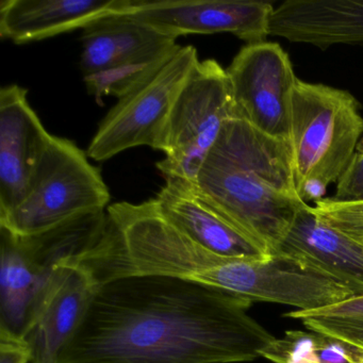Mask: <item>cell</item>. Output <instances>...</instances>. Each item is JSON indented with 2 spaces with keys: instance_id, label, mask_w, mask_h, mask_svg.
Returning a JSON list of instances; mask_svg holds the SVG:
<instances>
[{
  "instance_id": "6da1fadb",
  "label": "cell",
  "mask_w": 363,
  "mask_h": 363,
  "mask_svg": "<svg viewBox=\"0 0 363 363\" xmlns=\"http://www.w3.org/2000/svg\"><path fill=\"white\" fill-rule=\"evenodd\" d=\"M254 301L167 276L104 284L57 363H241L275 340Z\"/></svg>"
},
{
  "instance_id": "7a4b0ae2",
  "label": "cell",
  "mask_w": 363,
  "mask_h": 363,
  "mask_svg": "<svg viewBox=\"0 0 363 363\" xmlns=\"http://www.w3.org/2000/svg\"><path fill=\"white\" fill-rule=\"evenodd\" d=\"M195 184L269 258L307 203L297 190L290 140L274 139L239 118L227 121Z\"/></svg>"
},
{
  "instance_id": "3957f363",
  "label": "cell",
  "mask_w": 363,
  "mask_h": 363,
  "mask_svg": "<svg viewBox=\"0 0 363 363\" xmlns=\"http://www.w3.org/2000/svg\"><path fill=\"white\" fill-rule=\"evenodd\" d=\"M361 105L348 91L297 80L291 97V146L301 199H324L352 162L363 135Z\"/></svg>"
},
{
  "instance_id": "277c9868",
  "label": "cell",
  "mask_w": 363,
  "mask_h": 363,
  "mask_svg": "<svg viewBox=\"0 0 363 363\" xmlns=\"http://www.w3.org/2000/svg\"><path fill=\"white\" fill-rule=\"evenodd\" d=\"M107 211L90 212L44 233L18 235L0 228V328L24 337L55 267L97 239Z\"/></svg>"
},
{
  "instance_id": "5b68a950",
  "label": "cell",
  "mask_w": 363,
  "mask_h": 363,
  "mask_svg": "<svg viewBox=\"0 0 363 363\" xmlns=\"http://www.w3.org/2000/svg\"><path fill=\"white\" fill-rule=\"evenodd\" d=\"M88 158L74 142L50 135L26 196L0 218V228L18 235H37L82 214L105 210L111 195Z\"/></svg>"
},
{
  "instance_id": "8992f818",
  "label": "cell",
  "mask_w": 363,
  "mask_h": 363,
  "mask_svg": "<svg viewBox=\"0 0 363 363\" xmlns=\"http://www.w3.org/2000/svg\"><path fill=\"white\" fill-rule=\"evenodd\" d=\"M80 69L99 103L118 99L162 67L182 46L125 13L103 16L82 29Z\"/></svg>"
},
{
  "instance_id": "52a82bcc",
  "label": "cell",
  "mask_w": 363,
  "mask_h": 363,
  "mask_svg": "<svg viewBox=\"0 0 363 363\" xmlns=\"http://www.w3.org/2000/svg\"><path fill=\"white\" fill-rule=\"evenodd\" d=\"M235 118L226 69L213 59L197 62L167 118L157 163L167 179L196 182L227 121Z\"/></svg>"
},
{
  "instance_id": "ba28073f",
  "label": "cell",
  "mask_w": 363,
  "mask_h": 363,
  "mask_svg": "<svg viewBox=\"0 0 363 363\" xmlns=\"http://www.w3.org/2000/svg\"><path fill=\"white\" fill-rule=\"evenodd\" d=\"M193 46H184L150 78L118 99L99 124L86 155L106 161L139 146L160 150L174 103L199 62Z\"/></svg>"
},
{
  "instance_id": "9c48e42d",
  "label": "cell",
  "mask_w": 363,
  "mask_h": 363,
  "mask_svg": "<svg viewBox=\"0 0 363 363\" xmlns=\"http://www.w3.org/2000/svg\"><path fill=\"white\" fill-rule=\"evenodd\" d=\"M235 118L269 137L291 138V97L297 77L290 57L273 42L247 44L226 69Z\"/></svg>"
},
{
  "instance_id": "30bf717a",
  "label": "cell",
  "mask_w": 363,
  "mask_h": 363,
  "mask_svg": "<svg viewBox=\"0 0 363 363\" xmlns=\"http://www.w3.org/2000/svg\"><path fill=\"white\" fill-rule=\"evenodd\" d=\"M252 301L313 311L354 296L343 284L279 258L228 260L199 274L194 281Z\"/></svg>"
},
{
  "instance_id": "8fae6325",
  "label": "cell",
  "mask_w": 363,
  "mask_h": 363,
  "mask_svg": "<svg viewBox=\"0 0 363 363\" xmlns=\"http://www.w3.org/2000/svg\"><path fill=\"white\" fill-rule=\"evenodd\" d=\"M274 10L255 0H130L123 13L175 40L229 33L252 44L269 37Z\"/></svg>"
},
{
  "instance_id": "7c38bea8",
  "label": "cell",
  "mask_w": 363,
  "mask_h": 363,
  "mask_svg": "<svg viewBox=\"0 0 363 363\" xmlns=\"http://www.w3.org/2000/svg\"><path fill=\"white\" fill-rule=\"evenodd\" d=\"M16 84L0 91V218L26 196L50 139Z\"/></svg>"
},
{
  "instance_id": "4fadbf2b",
  "label": "cell",
  "mask_w": 363,
  "mask_h": 363,
  "mask_svg": "<svg viewBox=\"0 0 363 363\" xmlns=\"http://www.w3.org/2000/svg\"><path fill=\"white\" fill-rule=\"evenodd\" d=\"M99 289L82 269L61 261L40 295L24 339L33 352L30 363H57L71 341Z\"/></svg>"
},
{
  "instance_id": "5bb4252c",
  "label": "cell",
  "mask_w": 363,
  "mask_h": 363,
  "mask_svg": "<svg viewBox=\"0 0 363 363\" xmlns=\"http://www.w3.org/2000/svg\"><path fill=\"white\" fill-rule=\"evenodd\" d=\"M274 258L335 280L363 296V242L323 222L313 207L301 208Z\"/></svg>"
},
{
  "instance_id": "9a60e30c",
  "label": "cell",
  "mask_w": 363,
  "mask_h": 363,
  "mask_svg": "<svg viewBox=\"0 0 363 363\" xmlns=\"http://www.w3.org/2000/svg\"><path fill=\"white\" fill-rule=\"evenodd\" d=\"M154 201L178 230L216 256L233 260L271 259L220 213L195 182L167 179Z\"/></svg>"
},
{
  "instance_id": "2e32d148",
  "label": "cell",
  "mask_w": 363,
  "mask_h": 363,
  "mask_svg": "<svg viewBox=\"0 0 363 363\" xmlns=\"http://www.w3.org/2000/svg\"><path fill=\"white\" fill-rule=\"evenodd\" d=\"M130 0H1L0 35L16 44L40 41L84 29L112 13H123Z\"/></svg>"
},
{
  "instance_id": "e0dca14e",
  "label": "cell",
  "mask_w": 363,
  "mask_h": 363,
  "mask_svg": "<svg viewBox=\"0 0 363 363\" xmlns=\"http://www.w3.org/2000/svg\"><path fill=\"white\" fill-rule=\"evenodd\" d=\"M362 354L357 346L313 330H286L261 352L273 363H359Z\"/></svg>"
},
{
  "instance_id": "ac0fdd59",
  "label": "cell",
  "mask_w": 363,
  "mask_h": 363,
  "mask_svg": "<svg viewBox=\"0 0 363 363\" xmlns=\"http://www.w3.org/2000/svg\"><path fill=\"white\" fill-rule=\"evenodd\" d=\"M313 208L323 222L363 242V201H337L329 197L315 201Z\"/></svg>"
},
{
  "instance_id": "d6986e66",
  "label": "cell",
  "mask_w": 363,
  "mask_h": 363,
  "mask_svg": "<svg viewBox=\"0 0 363 363\" xmlns=\"http://www.w3.org/2000/svg\"><path fill=\"white\" fill-rule=\"evenodd\" d=\"M308 330L347 342L363 350V318H301Z\"/></svg>"
},
{
  "instance_id": "ffe728a7",
  "label": "cell",
  "mask_w": 363,
  "mask_h": 363,
  "mask_svg": "<svg viewBox=\"0 0 363 363\" xmlns=\"http://www.w3.org/2000/svg\"><path fill=\"white\" fill-rule=\"evenodd\" d=\"M337 201H363V154H354L352 162L337 182Z\"/></svg>"
},
{
  "instance_id": "44dd1931",
  "label": "cell",
  "mask_w": 363,
  "mask_h": 363,
  "mask_svg": "<svg viewBox=\"0 0 363 363\" xmlns=\"http://www.w3.org/2000/svg\"><path fill=\"white\" fill-rule=\"evenodd\" d=\"M286 318L301 320V318H363V296L352 297L343 303L313 311H290Z\"/></svg>"
},
{
  "instance_id": "7402d4cb",
  "label": "cell",
  "mask_w": 363,
  "mask_h": 363,
  "mask_svg": "<svg viewBox=\"0 0 363 363\" xmlns=\"http://www.w3.org/2000/svg\"><path fill=\"white\" fill-rule=\"evenodd\" d=\"M33 352L24 337L0 328V363H30Z\"/></svg>"
},
{
  "instance_id": "603a6c76",
  "label": "cell",
  "mask_w": 363,
  "mask_h": 363,
  "mask_svg": "<svg viewBox=\"0 0 363 363\" xmlns=\"http://www.w3.org/2000/svg\"><path fill=\"white\" fill-rule=\"evenodd\" d=\"M356 152L357 154H363V135L360 141H359L358 146H357Z\"/></svg>"
},
{
  "instance_id": "cb8c5ba5",
  "label": "cell",
  "mask_w": 363,
  "mask_h": 363,
  "mask_svg": "<svg viewBox=\"0 0 363 363\" xmlns=\"http://www.w3.org/2000/svg\"><path fill=\"white\" fill-rule=\"evenodd\" d=\"M359 363H363V354L362 357H361L360 361H359Z\"/></svg>"
}]
</instances>
